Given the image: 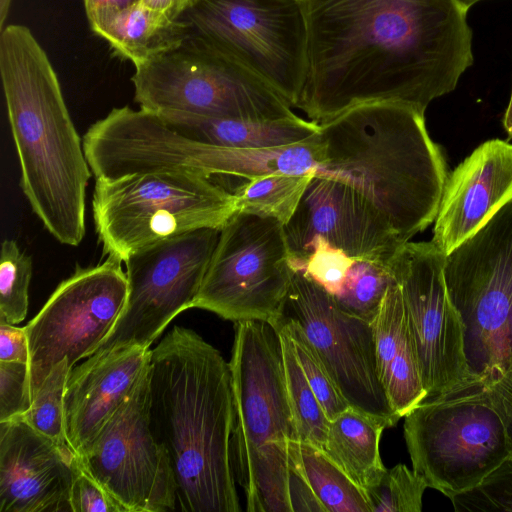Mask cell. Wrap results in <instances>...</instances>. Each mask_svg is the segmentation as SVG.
Returning a JSON list of instances; mask_svg holds the SVG:
<instances>
[{"label":"cell","instance_id":"cell-8","mask_svg":"<svg viewBox=\"0 0 512 512\" xmlns=\"http://www.w3.org/2000/svg\"><path fill=\"white\" fill-rule=\"evenodd\" d=\"M135 101L154 114L220 118H294L292 107L266 82L191 32L177 47L136 66Z\"/></svg>","mask_w":512,"mask_h":512},{"label":"cell","instance_id":"cell-5","mask_svg":"<svg viewBox=\"0 0 512 512\" xmlns=\"http://www.w3.org/2000/svg\"><path fill=\"white\" fill-rule=\"evenodd\" d=\"M234 422L232 461L248 512H292L288 478L300 441L288 400L282 347L275 326L235 323L229 362Z\"/></svg>","mask_w":512,"mask_h":512},{"label":"cell","instance_id":"cell-38","mask_svg":"<svg viewBox=\"0 0 512 512\" xmlns=\"http://www.w3.org/2000/svg\"><path fill=\"white\" fill-rule=\"evenodd\" d=\"M0 361L30 362L25 327L0 322Z\"/></svg>","mask_w":512,"mask_h":512},{"label":"cell","instance_id":"cell-15","mask_svg":"<svg viewBox=\"0 0 512 512\" xmlns=\"http://www.w3.org/2000/svg\"><path fill=\"white\" fill-rule=\"evenodd\" d=\"M78 458L126 512L177 510L169 456L150 425L148 373Z\"/></svg>","mask_w":512,"mask_h":512},{"label":"cell","instance_id":"cell-32","mask_svg":"<svg viewBox=\"0 0 512 512\" xmlns=\"http://www.w3.org/2000/svg\"><path fill=\"white\" fill-rule=\"evenodd\" d=\"M428 485L404 464L387 469L380 481L366 491L372 512H420Z\"/></svg>","mask_w":512,"mask_h":512},{"label":"cell","instance_id":"cell-25","mask_svg":"<svg viewBox=\"0 0 512 512\" xmlns=\"http://www.w3.org/2000/svg\"><path fill=\"white\" fill-rule=\"evenodd\" d=\"M327 512H372L366 492L320 448L296 442L290 453Z\"/></svg>","mask_w":512,"mask_h":512},{"label":"cell","instance_id":"cell-11","mask_svg":"<svg viewBox=\"0 0 512 512\" xmlns=\"http://www.w3.org/2000/svg\"><path fill=\"white\" fill-rule=\"evenodd\" d=\"M294 271L283 224L236 211L220 228L193 307L234 323L275 325Z\"/></svg>","mask_w":512,"mask_h":512},{"label":"cell","instance_id":"cell-18","mask_svg":"<svg viewBox=\"0 0 512 512\" xmlns=\"http://www.w3.org/2000/svg\"><path fill=\"white\" fill-rule=\"evenodd\" d=\"M76 455L24 420L0 423V512H71Z\"/></svg>","mask_w":512,"mask_h":512},{"label":"cell","instance_id":"cell-23","mask_svg":"<svg viewBox=\"0 0 512 512\" xmlns=\"http://www.w3.org/2000/svg\"><path fill=\"white\" fill-rule=\"evenodd\" d=\"M88 20L91 29L135 67L177 47L190 34L182 19L140 2L122 10L97 13Z\"/></svg>","mask_w":512,"mask_h":512},{"label":"cell","instance_id":"cell-36","mask_svg":"<svg viewBox=\"0 0 512 512\" xmlns=\"http://www.w3.org/2000/svg\"><path fill=\"white\" fill-rule=\"evenodd\" d=\"M71 512H126L76 456L69 496Z\"/></svg>","mask_w":512,"mask_h":512},{"label":"cell","instance_id":"cell-37","mask_svg":"<svg viewBox=\"0 0 512 512\" xmlns=\"http://www.w3.org/2000/svg\"><path fill=\"white\" fill-rule=\"evenodd\" d=\"M288 494L292 512H327L310 487L297 463L290 459Z\"/></svg>","mask_w":512,"mask_h":512},{"label":"cell","instance_id":"cell-40","mask_svg":"<svg viewBox=\"0 0 512 512\" xmlns=\"http://www.w3.org/2000/svg\"><path fill=\"white\" fill-rule=\"evenodd\" d=\"M141 4L156 11H160L173 17L174 0H141ZM176 19V18H174Z\"/></svg>","mask_w":512,"mask_h":512},{"label":"cell","instance_id":"cell-13","mask_svg":"<svg viewBox=\"0 0 512 512\" xmlns=\"http://www.w3.org/2000/svg\"><path fill=\"white\" fill-rule=\"evenodd\" d=\"M121 262L108 255L98 265L77 267L25 326L32 398L54 366L67 359L73 367L93 355L117 323L128 293Z\"/></svg>","mask_w":512,"mask_h":512},{"label":"cell","instance_id":"cell-30","mask_svg":"<svg viewBox=\"0 0 512 512\" xmlns=\"http://www.w3.org/2000/svg\"><path fill=\"white\" fill-rule=\"evenodd\" d=\"M33 263L17 242L5 239L0 253V322L17 325L28 311Z\"/></svg>","mask_w":512,"mask_h":512},{"label":"cell","instance_id":"cell-9","mask_svg":"<svg viewBox=\"0 0 512 512\" xmlns=\"http://www.w3.org/2000/svg\"><path fill=\"white\" fill-rule=\"evenodd\" d=\"M443 274L470 372L512 374V202L445 256Z\"/></svg>","mask_w":512,"mask_h":512},{"label":"cell","instance_id":"cell-12","mask_svg":"<svg viewBox=\"0 0 512 512\" xmlns=\"http://www.w3.org/2000/svg\"><path fill=\"white\" fill-rule=\"evenodd\" d=\"M220 229L206 227L166 239L125 260V307L95 353L119 346L149 348L167 325L194 306Z\"/></svg>","mask_w":512,"mask_h":512},{"label":"cell","instance_id":"cell-20","mask_svg":"<svg viewBox=\"0 0 512 512\" xmlns=\"http://www.w3.org/2000/svg\"><path fill=\"white\" fill-rule=\"evenodd\" d=\"M150 355V348L119 346L94 353L71 369L64 396L65 432L77 457L146 376Z\"/></svg>","mask_w":512,"mask_h":512},{"label":"cell","instance_id":"cell-6","mask_svg":"<svg viewBox=\"0 0 512 512\" xmlns=\"http://www.w3.org/2000/svg\"><path fill=\"white\" fill-rule=\"evenodd\" d=\"M412 469L449 499L512 453V374H470L404 416Z\"/></svg>","mask_w":512,"mask_h":512},{"label":"cell","instance_id":"cell-33","mask_svg":"<svg viewBox=\"0 0 512 512\" xmlns=\"http://www.w3.org/2000/svg\"><path fill=\"white\" fill-rule=\"evenodd\" d=\"M450 500L457 512H512V453L479 484Z\"/></svg>","mask_w":512,"mask_h":512},{"label":"cell","instance_id":"cell-7","mask_svg":"<svg viewBox=\"0 0 512 512\" xmlns=\"http://www.w3.org/2000/svg\"><path fill=\"white\" fill-rule=\"evenodd\" d=\"M237 211L233 192L210 178L178 171H148L96 179L92 213L107 255L132 253L191 231L221 228Z\"/></svg>","mask_w":512,"mask_h":512},{"label":"cell","instance_id":"cell-39","mask_svg":"<svg viewBox=\"0 0 512 512\" xmlns=\"http://www.w3.org/2000/svg\"><path fill=\"white\" fill-rule=\"evenodd\" d=\"M141 0H83L87 18L104 11L122 10Z\"/></svg>","mask_w":512,"mask_h":512},{"label":"cell","instance_id":"cell-43","mask_svg":"<svg viewBox=\"0 0 512 512\" xmlns=\"http://www.w3.org/2000/svg\"><path fill=\"white\" fill-rule=\"evenodd\" d=\"M11 0H0V26L4 28L5 20L9 11Z\"/></svg>","mask_w":512,"mask_h":512},{"label":"cell","instance_id":"cell-10","mask_svg":"<svg viewBox=\"0 0 512 512\" xmlns=\"http://www.w3.org/2000/svg\"><path fill=\"white\" fill-rule=\"evenodd\" d=\"M179 18L193 35L296 106L307 67V31L299 0H199Z\"/></svg>","mask_w":512,"mask_h":512},{"label":"cell","instance_id":"cell-34","mask_svg":"<svg viewBox=\"0 0 512 512\" xmlns=\"http://www.w3.org/2000/svg\"><path fill=\"white\" fill-rule=\"evenodd\" d=\"M355 259L317 238L309 247L305 258L294 269L304 270L327 292L336 295Z\"/></svg>","mask_w":512,"mask_h":512},{"label":"cell","instance_id":"cell-28","mask_svg":"<svg viewBox=\"0 0 512 512\" xmlns=\"http://www.w3.org/2000/svg\"><path fill=\"white\" fill-rule=\"evenodd\" d=\"M392 282L387 266L355 259L339 292L332 296L341 310L372 324Z\"/></svg>","mask_w":512,"mask_h":512},{"label":"cell","instance_id":"cell-16","mask_svg":"<svg viewBox=\"0 0 512 512\" xmlns=\"http://www.w3.org/2000/svg\"><path fill=\"white\" fill-rule=\"evenodd\" d=\"M445 256L432 241H408L388 265L401 289L426 398L472 374L465 355L464 325L444 280Z\"/></svg>","mask_w":512,"mask_h":512},{"label":"cell","instance_id":"cell-22","mask_svg":"<svg viewBox=\"0 0 512 512\" xmlns=\"http://www.w3.org/2000/svg\"><path fill=\"white\" fill-rule=\"evenodd\" d=\"M157 116L170 129L189 139L234 149L284 146L302 141L319 130L318 123L299 116L275 120L220 118L175 112Z\"/></svg>","mask_w":512,"mask_h":512},{"label":"cell","instance_id":"cell-27","mask_svg":"<svg viewBox=\"0 0 512 512\" xmlns=\"http://www.w3.org/2000/svg\"><path fill=\"white\" fill-rule=\"evenodd\" d=\"M275 327L281 340L286 390L299 439L323 449L330 420L304 375L291 338L281 326Z\"/></svg>","mask_w":512,"mask_h":512},{"label":"cell","instance_id":"cell-44","mask_svg":"<svg viewBox=\"0 0 512 512\" xmlns=\"http://www.w3.org/2000/svg\"><path fill=\"white\" fill-rule=\"evenodd\" d=\"M458 5L467 12L471 6H473L475 3L481 1V0H456Z\"/></svg>","mask_w":512,"mask_h":512},{"label":"cell","instance_id":"cell-31","mask_svg":"<svg viewBox=\"0 0 512 512\" xmlns=\"http://www.w3.org/2000/svg\"><path fill=\"white\" fill-rule=\"evenodd\" d=\"M273 326H281L292 340L296 357L304 375L331 421L350 406L339 392L323 362L309 343L300 325L292 318L281 316Z\"/></svg>","mask_w":512,"mask_h":512},{"label":"cell","instance_id":"cell-2","mask_svg":"<svg viewBox=\"0 0 512 512\" xmlns=\"http://www.w3.org/2000/svg\"><path fill=\"white\" fill-rule=\"evenodd\" d=\"M424 114L397 102L354 106L318 123L298 152L296 173L351 187L408 242L435 221L449 175Z\"/></svg>","mask_w":512,"mask_h":512},{"label":"cell","instance_id":"cell-26","mask_svg":"<svg viewBox=\"0 0 512 512\" xmlns=\"http://www.w3.org/2000/svg\"><path fill=\"white\" fill-rule=\"evenodd\" d=\"M311 175L269 173L246 180L233 192L237 211L285 225L295 213Z\"/></svg>","mask_w":512,"mask_h":512},{"label":"cell","instance_id":"cell-41","mask_svg":"<svg viewBox=\"0 0 512 512\" xmlns=\"http://www.w3.org/2000/svg\"><path fill=\"white\" fill-rule=\"evenodd\" d=\"M199 0H174L173 17L178 19L185 11L194 6Z\"/></svg>","mask_w":512,"mask_h":512},{"label":"cell","instance_id":"cell-24","mask_svg":"<svg viewBox=\"0 0 512 512\" xmlns=\"http://www.w3.org/2000/svg\"><path fill=\"white\" fill-rule=\"evenodd\" d=\"M384 429L382 424L351 407L330 421L322 450L365 492L387 470L379 451Z\"/></svg>","mask_w":512,"mask_h":512},{"label":"cell","instance_id":"cell-42","mask_svg":"<svg viewBox=\"0 0 512 512\" xmlns=\"http://www.w3.org/2000/svg\"><path fill=\"white\" fill-rule=\"evenodd\" d=\"M503 126L506 130L508 137L512 138V92H511V97H510L508 107L504 114Z\"/></svg>","mask_w":512,"mask_h":512},{"label":"cell","instance_id":"cell-19","mask_svg":"<svg viewBox=\"0 0 512 512\" xmlns=\"http://www.w3.org/2000/svg\"><path fill=\"white\" fill-rule=\"evenodd\" d=\"M512 202V144L479 145L447 177L432 242L448 255Z\"/></svg>","mask_w":512,"mask_h":512},{"label":"cell","instance_id":"cell-4","mask_svg":"<svg viewBox=\"0 0 512 512\" xmlns=\"http://www.w3.org/2000/svg\"><path fill=\"white\" fill-rule=\"evenodd\" d=\"M0 74L22 191L56 240L78 246L92 171L57 74L28 27L1 30Z\"/></svg>","mask_w":512,"mask_h":512},{"label":"cell","instance_id":"cell-35","mask_svg":"<svg viewBox=\"0 0 512 512\" xmlns=\"http://www.w3.org/2000/svg\"><path fill=\"white\" fill-rule=\"evenodd\" d=\"M31 404L29 363L0 361V423L20 418Z\"/></svg>","mask_w":512,"mask_h":512},{"label":"cell","instance_id":"cell-17","mask_svg":"<svg viewBox=\"0 0 512 512\" xmlns=\"http://www.w3.org/2000/svg\"><path fill=\"white\" fill-rule=\"evenodd\" d=\"M283 228L293 268L317 238L352 258L387 267L406 243L351 187L316 176H312L295 213Z\"/></svg>","mask_w":512,"mask_h":512},{"label":"cell","instance_id":"cell-1","mask_svg":"<svg viewBox=\"0 0 512 512\" xmlns=\"http://www.w3.org/2000/svg\"><path fill=\"white\" fill-rule=\"evenodd\" d=\"M307 31L295 108L316 123L361 104L423 112L473 65L472 30L456 0H299Z\"/></svg>","mask_w":512,"mask_h":512},{"label":"cell","instance_id":"cell-3","mask_svg":"<svg viewBox=\"0 0 512 512\" xmlns=\"http://www.w3.org/2000/svg\"><path fill=\"white\" fill-rule=\"evenodd\" d=\"M148 383L150 425L169 456L177 510L241 511L229 362L195 331L174 326L151 349Z\"/></svg>","mask_w":512,"mask_h":512},{"label":"cell","instance_id":"cell-14","mask_svg":"<svg viewBox=\"0 0 512 512\" xmlns=\"http://www.w3.org/2000/svg\"><path fill=\"white\" fill-rule=\"evenodd\" d=\"M281 316L300 325L351 408L385 428L397 424L378 373L373 324L341 310L302 269L294 271Z\"/></svg>","mask_w":512,"mask_h":512},{"label":"cell","instance_id":"cell-29","mask_svg":"<svg viewBox=\"0 0 512 512\" xmlns=\"http://www.w3.org/2000/svg\"><path fill=\"white\" fill-rule=\"evenodd\" d=\"M72 368L67 359L54 366L33 395L31 407L20 417L64 449H71L65 432L64 396Z\"/></svg>","mask_w":512,"mask_h":512},{"label":"cell","instance_id":"cell-21","mask_svg":"<svg viewBox=\"0 0 512 512\" xmlns=\"http://www.w3.org/2000/svg\"><path fill=\"white\" fill-rule=\"evenodd\" d=\"M372 324L379 377L393 411L401 419L422 402L427 393L401 289L394 279Z\"/></svg>","mask_w":512,"mask_h":512}]
</instances>
